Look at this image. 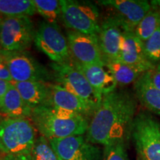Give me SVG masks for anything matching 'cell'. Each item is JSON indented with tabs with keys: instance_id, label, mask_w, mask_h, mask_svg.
I'll return each mask as SVG.
<instances>
[{
	"instance_id": "cell-1",
	"label": "cell",
	"mask_w": 160,
	"mask_h": 160,
	"mask_svg": "<svg viewBox=\"0 0 160 160\" xmlns=\"http://www.w3.org/2000/svg\"><path fill=\"white\" fill-rule=\"evenodd\" d=\"M137 106L136 97L128 91L115 90L104 96L90 121L86 139L104 146L126 142L131 136Z\"/></svg>"
},
{
	"instance_id": "cell-2",
	"label": "cell",
	"mask_w": 160,
	"mask_h": 160,
	"mask_svg": "<svg viewBox=\"0 0 160 160\" xmlns=\"http://www.w3.org/2000/svg\"><path fill=\"white\" fill-rule=\"evenodd\" d=\"M30 119L40 135L49 140L85 135L90 122L85 116L48 105L33 109Z\"/></svg>"
},
{
	"instance_id": "cell-3",
	"label": "cell",
	"mask_w": 160,
	"mask_h": 160,
	"mask_svg": "<svg viewBox=\"0 0 160 160\" xmlns=\"http://www.w3.org/2000/svg\"><path fill=\"white\" fill-rule=\"evenodd\" d=\"M37 133L30 119L0 115V152L2 154L31 157Z\"/></svg>"
},
{
	"instance_id": "cell-4",
	"label": "cell",
	"mask_w": 160,
	"mask_h": 160,
	"mask_svg": "<svg viewBox=\"0 0 160 160\" xmlns=\"http://www.w3.org/2000/svg\"><path fill=\"white\" fill-rule=\"evenodd\" d=\"M51 67L57 84L84 100L95 111L97 109L103 97L92 87L73 59L68 62H53Z\"/></svg>"
},
{
	"instance_id": "cell-5",
	"label": "cell",
	"mask_w": 160,
	"mask_h": 160,
	"mask_svg": "<svg viewBox=\"0 0 160 160\" xmlns=\"http://www.w3.org/2000/svg\"><path fill=\"white\" fill-rule=\"evenodd\" d=\"M131 137L140 160H160V122L147 113H139L132 125Z\"/></svg>"
},
{
	"instance_id": "cell-6",
	"label": "cell",
	"mask_w": 160,
	"mask_h": 160,
	"mask_svg": "<svg viewBox=\"0 0 160 160\" xmlns=\"http://www.w3.org/2000/svg\"><path fill=\"white\" fill-rule=\"evenodd\" d=\"M61 19L70 31L98 35L100 30L99 11L93 3L60 0Z\"/></svg>"
},
{
	"instance_id": "cell-7",
	"label": "cell",
	"mask_w": 160,
	"mask_h": 160,
	"mask_svg": "<svg viewBox=\"0 0 160 160\" xmlns=\"http://www.w3.org/2000/svg\"><path fill=\"white\" fill-rule=\"evenodd\" d=\"M36 31L28 17H5L0 22V45L5 51H25L34 41Z\"/></svg>"
},
{
	"instance_id": "cell-8",
	"label": "cell",
	"mask_w": 160,
	"mask_h": 160,
	"mask_svg": "<svg viewBox=\"0 0 160 160\" xmlns=\"http://www.w3.org/2000/svg\"><path fill=\"white\" fill-rule=\"evenodd\" d=\"M36 47L56 63L68 62L72 60L67 37L62 33L57 24L44 21L36 31Z\"/></svg>"
},
{
	"instance_id": "cell-9",
	"label": "cell",
	"mask_w": 160,
	"mask_h": 160,
	"mask_svg": "<svg viewBox=\"0 0 160 160\" xmlns=\"http://www.w3.org/2000/svg\"><path fill=\"white\" fill-rule=\"evenodd\" d=\"M11 73L13 82L29 81L46 82L49 79V73L34 58L26 51L0 52Z\"/></svg>"
},
{
	"instance_id": "cell-10",
	"label": "cell",
	"mask_w": 160,
	"mask_h": 160,
	"mask_svg": "<svg viewBox=\"0 0 160 160\" xmlns=\"http://www.w3.org/2000/svg\"><path fill=\"white\" fill-rule=\"evenodd\" d=\"M72 58L82 65H105L98 35L84 34L73 31L66 33Z\"/></svg>"
},
{
	"instance_id": "cell-11",
	"label": "cell",
	"mask_w": 160,
	"mask_h": 160,
	"mask_svg": "<svg viewBox=\"0 0 160 160\" xmlns=\"http://www.w3.org/2000/svg\"><path fill=\"white\" fill-rule=\"evenodd\" d=\"M49 140V139H48ZM60 160H99L101 151L89 142L85 135L50 139Z\"/></svg>"
},
{
	"instance_id": "cell-12",
	"label": "cell",
	"mask_w": 160,
	"mask_h": 160,
	"mask_svg": "<svg viewBox=\"0 0 160 160\" xmlns=\"http://www.w3.org/2000/svg\"><path fill=\"white\" fill-rule=\"evenodd\" d=\"M99 3L113 10V16L125 31L134 32L138 24L152 8L146 0H103Z\"/></svg>"
},
{
	"instance_id": "cell-13",
	"label": "cell",
	"mask_w": 160,
	"mask_h": 160,
	"mask_svg": "<svg viewBox=\"0 0 160 160\" xmlns=\"http://www.w3.org/2000/svg\"><path fill=\"white\" fill-rule=\"evenodd\" d=\"M125 30L114 16L100 24L98 39L104 62L119 60L122 39Z\"/></svg>"
},
{
	"instance_id": "cell-14",
	"label": "cell",
	"mask_w": 160,
	"mask_h": 160,
	"mask_svg": "<svg viewBox=\"0 0 160 160\" xmlns=\"http://www.w3.org/2000/svg\"><path fill=\"white\" fill-rule=\"evenodd\" d=\"M119 60L137 68L144 73L151 71L155 66L148 59L144 42L133 31H124Z\"/></svg>"
},
{
	"instance_id": "cell-15",
	"label": "cell",
	"mask_w": 160,
	"mask_h": 160,
	"mask_svg": "<svg viewBox=\"0 0 160 160\" xmlns=\"http://www.w3.org/2000/svg\"><path fill=\"white\" fill-rule=\"evenodd\" d=\"M49 97L45 105L76 112L87 117L94 113L95 110L91 105L61 85L49 83Z\"/></svg>"
},
{
	"instance_id": "cell-16",
	"label": "cell",
	"mask_w": 160,
	"mask_h": 160,
	"mask_svg": "<svg viewBox=\"0 0 160 160\" xmlns=\"http://www.w3.org/2000/svg\"><path fill=\"white\" fill-rule=\"evenodd\" d=\"M73 62L84 73L92 87L102 97L117 90V82L105 65H82L74 60Z\"/></svg>"
},
{
	"instance_id": "cell-17",
	"label": "cell",
	"mask_w": 160,
	"mask_h": 160,
	"mask_svg": "<svg viewBox=\"0 0 160 160\" xmlns=\"http://www.w3.org/2000/svg\"><path fill=\"white\" fill-rule=\"evenodd\" d=\"M137 99L144 107L160 117V90L151 82L149 71L145 72L133 83Z\"/></svg>"
},
{
	"instance_id": "cell-18",
	"label": "cell",
	"mask_w": 160,
	"mask_h": 160,
	"mask_svg": "<svg viewBox=\"0 0 160 160\" xmlns=\"http://www.w3.org/2000/svg\"><path fill=\"white\" fill-rule=\"evenodd\" d=\"M19 94L32 110L45 105L49 97V83L42 81H29L13 83Z\"/></svg>"
},
{
	"instance_id": "cell-19",
	"label": "cell",
	"mask_w": 160,
	"mask_h": 160,
	"mask_svg": "<svg viewBox=\"0 0 160 160\" xmlns=\"http://www.w3.org/2000/svg\"><path fill=\"white\" fill-rule=\"evenodd\" d=\"M32 111L13 84L0 102L1 114L11 118L30 119Z\"/></svg>"
},
{
	"instance_id": "cell-20",
	"label": "cell",
	"mask_w": 160,
	"mask_h": 160,
	"mask_svg": "<svg viewBox=\"0 0 160 160\" xmlns=\"http://www.w3.org/2000/svg\"><path fill=\"white\" fill-rule=\"evenodd\" d=\"M105 66L113 75L117 85H120L134 83L140 76L144 73L143 71L137 68L124 63L120 60L108 62H105Z\"/></svg>"
},
{
	"instance_id": "cell-21",
	"label": "cell",
	"mask_w": 160,
	"mask_h": 160,
	"mask_svg": "<svg viewBox=\"0 0 160 160\" xmlns=\"http://www.w3.org/2000/svg\"><path fill=\"white\" fill-rule=\"evenodd\" d=\"M36 13L33 0H0V15L3 18L30 17Z\"/></svg>"
},
{
	"instance_id": "cell-22",
	"label": "cell",
	"mask_w": 160,
	"mask_h": 160,
	"mask_svg": "<svg viewBox=\"0 0 160 160\" xmlns=\"http://www.w3.org/2000/svg\"><path fill=\"white\" fill-rule=\"evenodd\" d=\"M160 27V12L151 8L134 30L135 34L145 42Z\"/></svg>"
},
{
	"instance_id": "cell-23",
	"label": "cell",
	"mask_w": 160,
	"mask_h": 160,
	"mask_svg": "<svg viewBox=\"0 0 160 160\" xmlns=\"http://www.w3.org/2000/svg\"><path fill=\"white\" fill-rule=\"evenodd\" d=\"M37 13L42 16L45 21L57 24L61 19V6L58 0H33Z\"/></svg>"
},
{
	"instance_id": "cell-24",
	"label": "cell",
	"mask_w": 160,
	"mask_h": 160,
	"mask_svg": "<svg viewBox=\"0 0 160 160\" xmlns=\"http://www.w3.org/2000/svg\"><path fill=\"white\" fill-rule=\"evenodd\" d=\"M31 158V160H60L49 140L41 135L36 139Z\"/></svg>"
},
{
	"instance_id": "cell-25",
	"label": "cell",
	"mask_w": 160,
	"mask_h": 160,
	"mask_svg": "<svg viewBox=\"0 0 160 160\" xmlns=\"http://www.w3.org/2000/svg\"><path fill=\"white\" fill-rule=\"evenodd\" d=\"M144 46L150 62L154 65L160 62V27L144 42Z\"/></svg>"
},
{
	"instance_id": "cell-26",
	"label": "cell",
	"mask_w": 160,
	"mask_h": 160,
	"mask_svg": "<svg viewBox=\"0 0 160 160\" xmlns=\"http://www.w3.org/2000/svg\"><path fill=\"white\" fill-rule=\"evenodd\" d=\"M104 160H129L126 151L125 142H117L105 146Z\"/></svg>"
},
{
	"instance_id": "cell-27",
	"label": "cell",
	"mask_w": 160,
	"mask_h": 160,
	"mask_svg": "<svg viewBox=\"0 0 160 160\" xmlns=\"http://www.w3.org/2000/svg\"><path fill=\"white\" fill-rule=\"evenodd\" d=\"M151 82L156 88L160 90V62L157 63L151 71H149Z\"/></svg>"
},
{
	"instance_id": "cell-28",
	"label": "cell",
	"mask_w": 160,
	"mask_h": 160,
	"mask_svg": "<svg viewBox=\"0 0 160 160\" xmlns=\"http://www.w3.org/2000/svg\"><path fill=\"white\" fill-rule=\"evenodd\" d=\"M0 79L13 82L8 68L1 57H0Z\"/></svg>"
},
{
	"instance_id": "cell-29",
	"label": "cell",
	"mask_w": 160,
	"mask_h": 160,
	"mask_svg": "<svg viewBox=\"0 0 160 160\" xmlns=\"http://www.w3.org/2000/svg\"><path fill=\"white\" fill-rule=\"evenodd\" d=\"M13 85V82L5 81V80L0 79V102L2 101L4 96L7 93L10 88Z\"/></svg>"
},
{
	"instance_id": "cell-30",
	"label": "cell",
	"mask_w": 160,
	"mask_h": 160,
	"mask_svg": "<svg viewBox=\"0 0 160 160\" xmlns=\"http://www.w3.org/2000/svg\"><path fill=\"white\" fill-rule=\"evenodd\" d=\"M0 160H31V157H23V156L2 154L0 157Z\"/></svg>"
},
{
	"instance_id": "cell-31",
	"label": "cell",
	"mask_w": 160,
	"mask_h": 160,
	"mask_svg": "<svg viewBox=\"0 0 160 160\" xmlns=\"http://www.w3.org/2000/svg\"><path fill=\"white\" fill-rule=\"evenodd\" d=\"M151 7L158 10L160 12V0H152L150 2Z\"/></svg>"
},
{
	"instance_id": "cell-32",
	"label": "cell",
	"mask_w": 160,
	"mask_h": 160,
	"mask_svg": "<svg viewBox=\"0 0 160 160\" xmlns=\"http://www.w3.org/2000/svg\"><path fill=\"white\" fill-rule=\"evenodd\" d=\"M3 19V17H2V16L1 15H0V22H1L2 21V19Z\"/></svg>"
},
{
	"instance_id": "cell-33",
	"label": "cell",
	"mask_w": 160,
	"mask_h": 160,
	"mask_svg": "<svg viewBox=\"0 0 160 160\" xmlns=\"http://www.w3.org/2000/svg\"><path fill=\"white\" fill-rule=\"evenodd\" d=\"M2 51V47H1V45H0V52Z\"/></svg>"
},
{
	"instance_id": "cell-34",
	"label": "cell",
	"mask_w": 160,
	"mask_h": 160,
	"mask_svg": "<svg viewBox=\"0 0 160 160\" xmlns=\"http://www.w3.org/2000/svg\"><path fill=\"white\" fill-rule=\"evenodd\" d=\"M137 160H140V159H138V158H137Z\"/></svg>"
}]
</instances>
